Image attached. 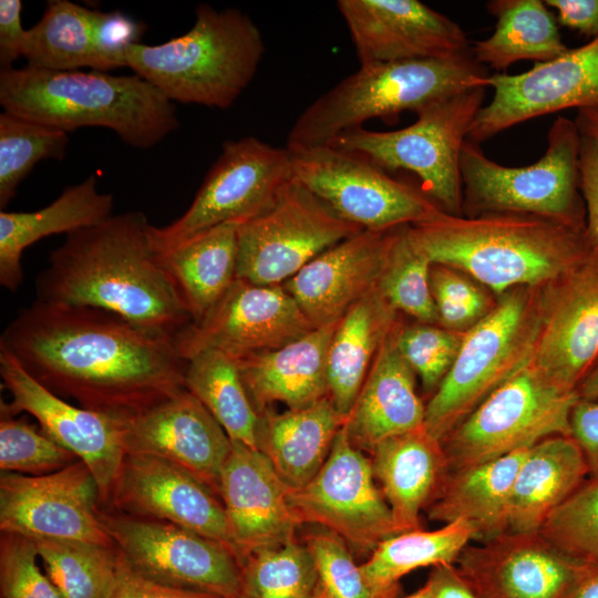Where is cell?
I'll return each instance as SVG.
<instances>
[{"label": "cell", "instance_id": "56", "mask_svg": "<svg viewBox=\"0 0 598 598\" xmlns=\"http://www.w3.org/2000/svg\"><path fill=\"white\" fill-rule=\"evenodd\" d=\"M431 598H480L460 574L456 565L432 567L425 582Z\"/></svg>", "mask_w": 598, "mask_h": 598}, {"label": "cell", "instance_id": "26", "mask_svg": "<svg viewBox=\"0 0 598 598\" xmlns=\"http://www.w3.org/2000/svg\"><path fill=\"white\" fill-rule=\"evenodd\" d=\"M394 229H363L321 252L282 285L313 328L340 320L378 287Z\"/></svg>", "mask_w": 598, "mask_h": 598}, {"label": "cell", "instance_id": "11", "mask_svg": "<svg viewBox=\"0 0 598 598\" xmlns=\"http://www.w3.org/2000/svg\"><path fill=\"white\" fill-rule=\"evenodd\" d=\"M289 152L293 179L362 229L391 230L446 214L422 189L362 156L329 144Z\"/></svg>", "mask_w": 598, "mask_h": 598}, {"label": "cell", "instance_id": "53", "mask_svg": "<svg viewBox=\"0 0 598 598\" xmlns=\"http://www.w3.org/2000/svg\"><path fill=\"white\" fill-rule=\"evenodd\" d=\"M120 554V553H118ZM111 598H219L214 595L177 589L151 581L124 561L120 554L117 580Z\"/></svg>", "mask_w": 598, "mask_h": 598}, {"label": "cell", "instance_id": "33", "mask_svg": "<svg viewBox=\"0 0 598 598\" xmlns=\"http://www.w3.org/2000/svg\"><path fill=\"white\" fill-rule=\"evenodd\" d=\"M112 194L97 190L92 175L66 187L47 207L35 212H0V283L16 291L23 280V250L39 239L96 225L112 215Z\"/></svg>", "mask_w": 598, "mask_h": 598}, {"label": "cell", "instance_id": "18", "mask_svg": "<svg viewBox=\"0 0 598 598\" xmlns=\"http://www.w3.org/2000/svg\"><path fill=\"white\" fill-rule=\"evenodd\" d=\"M488 86L493 97L467 135L477 145L537 116L571 107L598 110V37L526 72L491 74Z\"/></svg>", "mask_w": 598, "mask_h": 598}, {"label": "cell", "instance_id": "51", "mask_svg": "<svg viewBox=\"0 0 598 598\" xmlns=\"http://www.w3.org/2000/svg\"><path fill=\"white\" fill-rule=\"evenodd\" d=\"M580 192L586 208L585 233L592 246H598V142L581 135Z\"/></svg>", "mask_w": 598, "mask_h": 598}, {"label": "cell", "instance_id": "44", "mask_svg": "<svg viewBox=\"0 0 598 598\" xmlns=\"http://www.w3.org/2000/svg\"><path fill=\"white\" fill-rule=\"evenodd\" d=\"M539 534L570 558L598 565V480L587 477L550 513Z\"/></svg>", "mask_w": 598, "mask_h": 598}, {"label": "cell", "instance_id": "10", "mask_svg": "<svg viewBox=\"0 0 598 598\" xmlns=\"http://www.w3.org/2000/svg\"><path fill=\"white\" fill-rule=\"evenodd\" d=\"M578 392L554 385L530 365L489 394L442 441L448 470L506 456L553 435H570Z\"/></svg>", "mask_w": 598, "mask_h": 598}, {"label": "cell", "instance_id": "31", "mask_svg": "<svg viewBox=\"0 0 598 598\" xmlns=\"http://www.w3.org/2000/svg\"><path fill=\"white\" fill-rule=\"evenodd\" d=\"M344 422L329 396L279 414L266 410L260 413L257 450L289 489H298L323 466Z\"/></svg>", "mask_w": 598, "mask_h": 598}, {"label": "cell", "instance_id": "21", "mask_svg": "<svg viewBox=\"0 0 598 598\" xmlns=\"http://www.w3.org/2000/svg\"><path fill=\"white\" fill-rule=\"evenodd\" d=\"M103 508L176 524L224 544L236 555L217 493L162 457L126 454Z\"/></svg>", "mask_w": 598, "mask_h": 598}, {"label": "cell", "instance_id": "20", "mask_svg": "<svg viewBox=\"0 0 598 598\" xmlns=\"http://www.w3.org/2000/svg\"><path fill=\"white\" fill-rule=\"evenodd\" d=\"M315 329L282 285L236 279L220 301L176 337L185 360L208 350L237 359L278 349Z\"/></svg>", "mask_w": 598, "mask_h": 598}, {"label": "cell", "instance_id": "24", "mask_svg": "<svg viewBox=\"0 0 598 598\" xmlns=\"http://www.w3.org/2000/svg\"><path fill=\"white\" fill-rule=\"evenodd\" d=\"M455 565L480 598H565L579 560L539 533L508 530L471 543Z\"/></svg>", "mask_w": 598, "mask_h": 598}, {"label": "cell", "instance_id": "39", "mask_svg": "<svg viewBox=\"0 0 598 598\" xmlns=\"http://www.w3.org/2000/svg\"><path fill=\"white\" fill-rule=\"evenodd\" d=\"M22 56L39 69L100 71L89 9L69 0L49 1L40 21L27 30Z\"/></svg>", "mask_w": 598, "mask_h": 598}, {"label": "cell", "instance_id": "37", "mask_svg": "<svg viewBox=\"0 0 598 598\" xmlns=\"http://www.w3.org/2000/svg\"><path fill=\"white\" fill-rule=\"evenodd\" d=\"M476 537L475 527L465 519L443 524L434 530L399 533L382 540L360 568L379 598H399L403 576L423 567L455 565Z\"/></svg>", "mask_w": 598, "mask_h": 598}, {"label": "cell", "instance_id": "19", "mask_svg": "<svg viewBox=\"0 0 598 598\" xmlns=\"http://www.w3.org/2000/svg\"><path fill=\"white\" fill-rule=\"evenodd\" d=\"M0 375L11 396L8 402L1 400L0 413L31 414L45 435L89 467L99 485L100 506H105L126 455L123 422L68 403L3 350H0Z\"/></svg>", "mask_w": 598, "mask_h": 598}, {"label": "cell", "instance_id": "61", "mask_svg": "<svg viewBox=\"0 0 598 598\" xmlns=\"http://www.w3.org/2000/svg\"><path fill=\"white\" fill-rule=\"evenodd\" d=\"M316 598H328V596H327V595L324 594V591L320 588V586H319L318 594H317Z\"/></svg>", "mask_w": 598, "mask_h": 598}, {"label": "cell", "instance_id": "42", "mask_svg": "<svg viewBox=\"0 0 598 598\" xmlns=\"http://www.w3.org/2000/svg\"><path fill=\"white\" fill-rule=\"evenodd\" d=\"M431 268L432 262L411 237L409 226L398 227L378 289L398 312H404L420 323L437 324Z\"/></svg>", "mask_w": 598, "mask_h": 598}, {"label": "cell", "instance_id": "54", "mask_svg": "<svg viewBox=\"0 0 598 598\" xmlns=\"http://www.w3.org/2000/svg\"><path fill=\"white\" fill-rule=\"evenodd\" d=\"M22 2L20 0L0 1V64L10 68L22 56L27 30L21 23Z\"/></svg>", "mask_w": 598, "mask_h": 598}, {"label": "cell", "instance_id": "12", "mask_svg": "<svg viewBox=\"0 0 598 598\" xmlns=\"http://www.w3.org/2000/svg\"><path fill=\"white\" fill-rule=\"evenodd\" d=\"M292 179L287 147L254 136L228 141L188 209L167 226L150 224L151 245L155 252L164 251L220 224L254 218L270 208Z\"/></svg>", "mask_w": 598, "mask_h": 598}, {"label": "cell", "instance_id": "38", "mask_svg": "<svg viewBox=\"0 0 598 598\" xmlns=\"http://www.w3.org/2000/svg\"><path fill=\"white\" fill-rule=\"evenodd\" d=\"M185 388L231 441L257 448L260 414L248 395L235 359L214 349L195 354L187 362Z\"/></svg>", "mask_w": 598, "mask_h": 598}, {"label": "cell", "instance_id": "27", "mask_svg": "<svg viewBox=\"0 0 598 598\" xmlns=\"http://www.w3.org/2000/svg\"><path fill=\"white\" fill-rule=\"evenodd\" d=\"M338 321L315 328L278 349L235 359L259 414L275 402L293 410L328 396V350Z\"/></svg>", "mask_w": 598, "mask_h": 598}, {"label": "cell", "instance_id": "7", "mask_svg": "<svg viewBox=\"0 0 598 598\" xmlns=\"http://www.w3.org/2000/svg\"><path fill=\"white\" fill-rule=\"evenodd\" d=\"M580 143L575 121L558 116L549 127L543 156L526 166L508 167L466 140L460 159L463 214L530 215L585 230Z\"/></svg>", "mask_w": 598, "mask_h": 598}, {"label": "cell", "instance_id": "5", "mask_svg": "<svg viewBox=\"0 0 598 598\" xmlns=\"http://www.w3.org/2000/svg\"><path fill=\"white\" fill-rule=\"evenodd\" d=\"M489 75L472 52L360 65L307 106L291 126L286 147L324 145L372 118L390 121L405 111L416 113L461 92L487 87Z\"/></svg>", "mask_w": 598, "mask_h": 598}, {"label": "cell", "instance_id": "23", "mask_svg": "<svg viewBox=\"0 0 598 598\" xmlns=\"http://www.w3.org/2000/svg\"><path fill=\"white\" fill-rule=\"evenodd\" d=\"M233 442L219 476L229 537L240 564L262 548L296 538L301 525L289 502V488L259 450Z\"/></svg>", "mask_w": 598, "mask_h": 598}, {"label": "cell", "instance_id": "49", "mask_svg": "<svg viewBox=\"0 0 598 598\" xmlns=\"http://www.w3.org/2000/svg\"><path fill=\"white\" fill-rule=\"evenodd\" d=\"M33 539L0 532L1 598H62L48 575L41 573Z\"/></svg>", "mask_w": 598, "mask_h": 598}, {"label": "cell", "instance_id": "25", "mask_svg": "<svg viewBox=\"0 0 598 598\" xmlns=\"http://www.w3.org/2000/svg\"><path fill=\"white\" fill-rule=\"evenodd\" d=\"M126 454L162 457L206 483L218 495L221 470L233 442L188 390L123 422Z\"/></svg>", "mask_w": 598, "mask_h": 598}, {"label": "cell", "instance_id": "43", "mask_svg": "<svg viewBox=\"0 0 598 598\" xmlns=\"http://www.w3.org/2000/svg\"><path fill=\"white\" fill-rule=\"evenodd\" d=\"M68 132L17 114H0V208L14 197L17 187L42 159H62Z\"/></svg>", "mask_w": 598, "mask_h": 598}, {"label": "cell", "instance_id": "59", "mask_svg": "<svg viewBox=\"0 0 598 598\" xmlns=\"http://www.w3.org/2000/svg\"><path fill=\"white\" fill-rule=\"evenodd\" d=\"M578 394L582 400H598V362L579 385Z\"/></svg>", "mask_w": 598, "mask_h": 598}, {"label": "cell", "instance_id": "52", "mask_svg": "<svg viewBox=\"0 0 598 598\" xmlns=\"http://www.w3.org/2000/svg\"><path fill=\"white\" fill-rule=\"evenodd\" d=\"M570 436L582 452L588 477L598 480V400L579 399L570 415Z\"/></svg>", "mask_w": 598, "mask_h": 598}, {"label": "cell", "instance_id": "8", "mask_svg": "<svg viewBox=\"0 0 598 598\" xmlns=\"http://www.w3.org/2000/svg\"><path fill=\"white\" fill-rule=\"evenodd\" d=\"M464 332L450 371L425 404L424 427L442 441L530 362L539 329L538 288L519 287Z\"/></svg>", "mask_w": 598, "mask_h": 598}, {"label": "cell", "instance_id": "2", "mask_svg": "<svg viewBox=\"0 0 598 598\" xmlns=\"http://www.w3.org/2000/svg\"><path fill=\"white\" fill-rule=\"evenodd\" d=\"M148 226L133 210L68 234L37 277V300L105 310L176 339L193 320L159 264Z\"/></svg>", "mask_w": 598, "mask_h": 598}, {"label": "cell", "instance_id": "46", "mask_svg": "<svg viewBox=\"0 0 598 598\" xmlns=\"http://www.w3.org/2000/svg\"><path fill=\"white\" fill-rule=\"evenodd\" d=\"M464 332H455L436 324L419 323L399 327L395 330V346L421 379L426 392H435L453 365Z\"/></svg>", "mask_w": 598, "mask_h": 598}, {"label": "cell", "instance_id": "62", "mask_svg": "<svg viewBox=\"0 0 598 598\" xmlns=\"http://www.w3.org/2000/svg\"><path fill=\"white\" fill-rule=\"evenodd\" d=\"M236 598H249V597H248V596H246L245 594H241V595H239V596H238V597H236Z\"/></svg>", "mask_w": 598, "mask_h": 598}, {"label": "cell", "instance_id": "22", "mask_svg": "<svg viewBox=\"0 0 598 598\" xmlns=\"http://www.w3.org/2000/svg\"><path fill=\"white\" fill-rule=\"evenodd\" d=\"M360 65L472 52L455 21L417 0H339Z\"/></svg>", "mask_w": 598, "mask_h": 598}, {"label": "cell", "instance_id": "36", "mask_svg": "<svg viewBox=\"0 0 598 598\" xmlns=\"http://www.w3.org/2000/svg\"><path fill=\"white\" fill-rule=\"evenodd\" d=\"M486 9L496 19L494 32L474 42L477 63L505 71L517 61L549 62L568 51L556 17L542 0H492Z\"/></svg>", "mask_w": 598, "mask_h": 598}, {"label": "cell", "instance_id": "58", "mask_svg": "<svg viewBox=\"0 0 598 598\" xmlns=\"http://www.w3.org/2000/svg\"><path fill=\"white\" fill-rule=\"evenodd\" d=\"M580 134L591 137L598 142V110L581 109L578 110L574 120Z\"/></svg>", "mask_w": 598, "mask_h": 598}, {"label": "cell", "instance_id": "14", "mask_svg": "<svg viewBox=\"0 0 598 598\" xmlns=\"http://www.w3.org/2000/svg\"><path fill=\"white\" fill-rule=\"evenodd\" d=\"M361 230L292 179L270 208L239 224L237 278L283 285L321 252Z\"/></svg>", "mask_w": 598, "mask_h": 598}, {"label": "cell", "instance_id": "41", "mask_svg": "<svg viewBox=\"0 0 598 598\" xmlns=\"http://www.w3.org/2000/svg\"><path fill=\"white\" fill-rule=\"evenodd\" d=\"M241 577L249 598H316L319 589L313 557L297 539L250 554Z\"/></svg>", "mask_w": 598, "mask_h": 598}, {"label": "cell", "instance_id": "60", "mask_svg": "<svg viewBox=\"0 0 598 598\" xmlns=\"http://www.w3.org/2000/svg\"><path fill=\"white\" fill-rule=\"evenodd\" d=\"M404 598H431V591L426 584H424L420 589Z\"/></svg>", "mask_w": 598, "mask_h": 598}, {"label": "cell", "instance_id": "32", "mask_svg": "<svg viewBox=\"0 0 598 598\" xmlns=\"http://www.w3.org/2000/svg\"><path fill=\"white\" fill-rule=\"evenodd\" d=\"M587 477L585 457L570 435H553L530 446L513 484L509 532L539 533Z\"/></svg>", "mask_w": 598, "mask_h": 598}, {"label": "cell", "instance_id": "6", "mask_svg": "<svg viewBox=\"0 0 598 598\" xmlns=\"http://www.w3.org/2000/svg\"><path fill=\"white\" fill-rule=\"evenodd\" d=\"M264 52L262 34L247 13L199 4L185 34L133 44L126 66L172 102L227 109L255 78Z\"/></svg>", "mask_w": 598, "mask_h": 598}, {"label": "cell", "instance_id": "40", "mask_svg": "<svg viewBox=\"0 0 598 598\" xmlns=\"http://www.w3.org/2000/svg\"><path fill=\"white\" fill-rule=\"evenodd\" d=\"M33 542L62 598H111L120 564L115 546L52 538Z\"/></svg>", "mask_w": 598, "mask_h": 598}, {"label": "cell", "instance_id": "4", "mask_svg": "<svg viewBox=\"0 0 598 598\" xmlns=\"http://www.w3.org/2000/svg\"><path fill=\"white\" fill-rule=\"evenodd\" d=\"M0 104L3 111L65 132L106 127L144 150L179 126L173 102L137 74L2 68Z\"/></svg>", "mask_w": 598, "mask_h": 598}, {"label": "cell", "instance_id": "45", "mask_svg": "<svg viewBox=\"0 0 598 598\" xmlns=\"http://www.w3.org/2000/svg\"><path fill=\"white\" fill-rule=\"evenodd\" d=\"M0 471L24 475H45L60 471L76 460L34 425L0 413Z\"/></svg>", "mask_w": 598, "mask_h": 598}, {"label": "cell", "instance_id": "28", "mask_svg": "<svg viewBox=\"0 0 598 598\" xmlns=\"http://www.w3.org/2000/svg\"><path fill=\"white\" fill-rule=\"evenodd\" d=\"M396 328L382 343L344 422L352 444L370 454L381 442L424 426L425 404L414 371L395 346Z\"/></svg>", "mask_w": 598, "mask_h": 598}, {"label": "cell", "instance_id": "50", "mask_svg": "<svg viewBox=\"0 0 598 598\" xmlns=\"http://www.w3.org/2000/svg\"><path fill=\"white\" fill-rule=\"evenodd\" d=\"M89 20L100 71L126 66V52L140 43L145 25L118 11L89 9Z\"/></svg>", "mask_w": 598, "mask_h": 598}, {"label": "cell", "instance_id": "9", "mask_svg": "<svg viewBox=\"0 0 598 598\" xmlns=\"http://www.w3.org/2000/svg\"><path fill=\"white\" fill-rule=\"evenodd\" d=\"M485 89L434 102L417 111L416 121L403 128L377 132L359 127L341 133L328 144L362 156L386 172L414 173L423 193L444 213L463 216L461 153L483 107Z\"/></svg>", "mask_w": 598, "mask_h": 598}, {"label": "cell", "instance_id": "3", "mask_svg": "<svg viewBox=\"0 0 598 598\" xmlns=\"http://www.w3.org/2000/svg\"><path fill=\"white\" fill-rule=\"evenodd\" d=\"M409 230L432 265L463 271L498 296L546 286L592 248L585 230L530 215L444 214Z\"/></svg>", "mask_w": 598, "mask_h": 598}, {"label": "cell", "instance_id": "47", "mask_svg": "<svg viewBox=\"0 0 598 598\" xmlns=\"http://www.w3.org/2000/svg\"><path fill=\"white\" fill-rule=\"evenodd\" d=\"M328 598H379L365 581L350 547L332 532L318 527L305 536Z\"/></svg>", "mask_w": 598, "mask_h": 598}, {"label": "cell", "instance_id": "34", "mask_svg": "<svg viewBox=\"0 0 598 598\" xmlns=\"http://www.w3.org/2000/svg\"><path fill=\"white\" fill-rule=\"evenodd\" d=\"M396 320L398 311L377 287L338 321L328 350V396L344 419Z\"/></svg>", "mask_w": 598, "mask_h": 598}, {"label": "cell", "instance_id": "13", "mask_svg": "<svg viewBox=\"0 0 598 598\" xmlns=\"http://www.w3.org/2000/svg\"><path fill=\"white\" fill-rule=\"evenodd\" d=\"M99 518L128 567L156 584L236 598L241 564L224 544L173 523L99 507Z\"/></svg>", "mask_w": 598, "mask_h": 598}, {"label": "cell", "instance_id": "30", "mask_svg": "<svg viewBox=\"0 0 598 598\" xmlns=\"http://www.w3.org/2000/svg\"><path fill=\"white\" fill-rule=\"evenodd\" d=\"M528 448L482 464L447 470L424 509L427 518L443 524L465 519L475 527L477 543L508 532L513 484Z\"/></svg>", "mask_w": 598, "mask_h": 598}, {"label": "cell", "instance_id": "17", "mask_svg": "<svg viewBox=\"0 0 598 598\" xmlns=\"http://www.w3.org/2000/svg\"><path fill=\"white\" fill-rule=\"evenodd\" d=\"M99 507V485L80 460L45 475L0 474V532L114 546Z\"/></svg>", "mask_w": 598, "mask_h": 598}, {"label": "cell", "instance_id": "57", "mask_svg": "<svg viewBox=\"0 0 598 598\" xmlns=\"http://www.w3.org/2000/svg\"><path fill=\"white\" fill-rule=\"evenodd\" d=\"M565 598H598V565L579 561L575 578Z\"/></svg>", "mask_w": 598, "mask_h": 598}, {"label": "cell", "instance_id": "1", "mask_svg": "<svg viewBox=\"0 0 598 598\" xmlns=\"http://www.w3.org/2000/svg\"><path fill=\"white\" fill-rule=\"evenodd\" d=\"M0 350L60 398L122 422L186 389L175 338L96 308L35 299L4 328Z\"/></svg>", "mask_w": 598, "mask_h": 598}, {"label": "cell", "instance_id": "15", "mask_svg": "<svg viewBox=\"0 0 598 598\" xmlns=\"http://www.w3.org/2000/svg\"><path fill=\"white\" fill-rule=\"evenodd\" d=\"M288 496L301 525L334 533L358 554L370 555L382 540L399 534L371 458L352 444L344 424L320 471L305 486L289 489Z\"/></svg>", "mask_w": 598, "mask_h": 598}, {"label": "cell", "instance_id": "55", "mask_svg": "<svg viewBox=\"0 0 598 598\" xmlns=\"http://www.w3.org/2000/svg\"><path fill=\"white\" fill-rule=\"evenodd\" d=\"M558 24L588 38L598 37V0H545Z\"/></svg>", "mask_w": 598, "mask_h": 598}, {"label": "cell", "instance_id": "29", "mask_svg": "<svg viewBox=\"0 0 598 598\" xmlns=\"http://www.w3.org/2000/svg\"><path fill=\"white\" fill-rule=\"evenodd\" d=\"M370 458L399 533L422 528L420 514L448 470L441 441L423 426L381 442Z\"/></svg>", "mask_w": 598, "mask_h": 598}, {"label": "cell", "instance_id": "35", "mask_svg": "<svg viewBox=\"0 0 598 598\" xmlns=\"http://www.w3.org/2000/svg\"><path fill=\"white\" fill-rule=\"evenodd\" d=\"M239 224H220L156 252L179 290L193 323L200 321L237 279Z\"/></svg>", "mask_w": 598, "mask_h": 598}, {"label": "cell", "instance_id": "48", "mask_svg": "<svg viewBox=\"0 0 598 598\" xmlns=\"http://www.w3.org/2000/svg\"><path fill=\"white\" fill-rule=\"evenodd\" d=\"M430 282L442 328L466 332L493 309L487 295L460 270L432 265Z\"/></svg>", "mask_w": 598, "mask_h": 598}, {"label": "cell", "instance_id": "16", "mask_svg": "<svg viewBox=\"0 0 598 598\" xmlns=\"http://www.w3.org/2000/svg\"><path fill=\"white\" fill-rule=\"evenodd\" d=\"M539 329L528 365L559 389L578 388L598 362V246L538 288Z\"/></svg>", "mask_w": 598, "mask_h": 598}]
</instances>
